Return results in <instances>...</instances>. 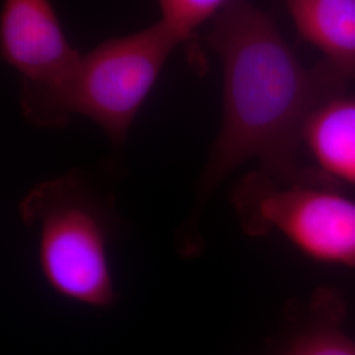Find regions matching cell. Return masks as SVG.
<instances>
[{
	"label": "cell",
	"instance_id": "obj_8",
	"mask_svg": "<svg viewBox=\"0 0 355 355\" xmlns=\"http://www.w3.org/2000/svg\"><path fill=\"white\" fill-rule=\"evenodd\" d=\"M229 0H158L161 23L177 38L179 45L186 46L191 64L199 70L203 57L195 40L196 31L209 19H215Z\"/></svg>",
	"mask_w": 355,
	"mask_h": 355
},
{
	"label": "cell",
	"instance_id": "obj_3",
	"mask_svg": "<svg viewBox=\"0 0 355 355\" xmlns=\"http://www.w3.org/2000/svg\"><path fill=\"white\" fill-rule=\"evenodd\" d=\"M19 216L37 233V259L58 296L96 309L119 297L110 259L112 208L79 171L38 182Z\"/></svg>",
	"mask_w": 355,
	"mask_h": 355
},
{
	"label": "cell",
	"instance_id": "obj_9",
	"mask_svg": "<svg viewBox=\"0 0 355 355\" xmlns=\"http://www.w3.org/2000/svg\"><path fill=\"white\" fill-rule=\"evenodd\" d=\"M283 355H355V343L336 328L322 327L296 337Z\"/></svg>",
	"mask_w": 355,
	"mask_h": 355
},
{
	"label": "cell",
	"instance_id": "obj_1",
	"mask_svg": "<svg viewBox=\"0 0 355 355\" xmlns=\"http://www.w3.org/2000/svg\"><path fill=\"white\" fill-rule=\"evenodd\" d=\"M205 40L223 64L224 112L193 208L175 234L178 253L186 259L203 254L204 209L242 164L255 159L259 171L286 184L318 178L297 162L305 123L320 103L347 83L325 62L304 66L272 16L249 0H229Z\"/></svg>",
	"mask_w": 355,
	"mask_h": 355
},
{
	"label": "cell",
	"instance_id": "obj_4",
	"mask_svg": "<svg viewBox=\"0 0 355 355\" xmlns=\"http://www.w3.org/2000/svg\"><path fill=\"white\" fill-rule=\"evenodd\" d=\"M316 184L250 173L233 191L242 228L253 237L278 232L316 261L355 267V200Z\"/></svg>",
	"mask_w": 355,
	"mask_h": 355
},
{
	"label": "cell",
	"instance_id": "obj_7",
	"mask_svg": "<svg viewBox=\"0 0 355 355\" xmlns=\"http://www.w3.org/2000/svg\"><path fill=\"white\" fill-rule=\"evenodd\" d=\"M303 145L328 177L355 186V95L345 89L318 104L309 114Z\"/></svg>",
	"mask_w": 355,
	"mask_h": 355
},
{
	"label": "cell",
	"instance_id": "obj_6",
	"mask_svg": "<svg viewBox=\"0 0 355 355\" xmlns=\"http://www.w3.org/2000/svg\"><path fill=\"white\" fill-rule=\"evenodd\" d=\"M299 36L346 80L355 79V0H284Z\"/></svg>",
	"mask_w": 355,
	"mask_h": 355
},
{
	"label": "cell",
	"instance_id": "obj_5",
	"mask_svg": "<svg viewBox=\"0 0 355 355\" xmlns=\"http://www.w3.org/2000/svg\"><path fill=\"white\" fill-rule=\"evenodd\" d=\"M0 51L21 76L20 89L54 87L82 58L64 36L51 0H3Z\"/></svg>",
	"mask_w": 355,
	"mask_h": 355
},
{
	"label": "cell",
	"instance_id": "obj_2",
	"mask_svg": "<svg viewBox=\"0 0 355 355\" xmlns=\"http://www.w3.org/2000/svg\"><path fill=\"white\" fill-rule=\"evenodd\" d=\"M177 46V38L161 21L107 40L82 54L74 71L60 85L20 89L21 111L40 128L64 127L73 116L87 117L120 146Z\"/></svg>",
	"mask_w": 355,
	"mask_h": 355
}]
</instances>
